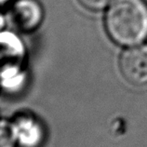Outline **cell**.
Returning a JSON list of instances; mask_svg holds the SVG:
<instances>
[{"mask_svg": "<svg viewBox=\"0 0 147 147\" xmlns=\"http://www.w3.org/2000/svg\"><path fill=\"white\" fill-rule=\"evenodd\" d=\"M104 24L108 36L115 44H141L147 38V4L144 0H114Z\"/></svg>", "mask_w": 147, "mask_h": 147, "instance_id": "obj_1", "label": "cell"}, {"mask_svg": "<svg viewBox=\"0 0 147 147\" xmlns=\"http://www.w3.org/2000/svg\"><path fill=\"white\" fill-rule=\"evenodd\" d=\"M119 69L124 78L130 84L147 85V45L125 50L119 60Z\"/></svg>", "mask_w": 147, "mask_h": 147, "instance_id": "obj_2", "label": "cell"}, {"mask_svg": "<svg viewBox=\"0 0 147 147\" xmlns=\"http://www.w3.org/2000/svg\"><path fill=\"white\" fill-rule=\"evenodd\" d=\"M11 125L16 144L21 147H39L43 142V127L32 115H22Z\"/></svg>", "mask_w": 147, "mask_h": 147, "instance_id": "obj_3", "label": "cell"}, {"mask_svg": "<svg viewBox=\"0 0 147 147\" xmlns=\"http://www.w3.org/2000/svg\"><path fill=\"white\" fill-rule=\"evenodd\" d=\"M10 14L15 25L25 32L38 27L43 18V10L36 0H17Z\"/></svg>", "mask_w": 147, "mask_h": 147, "instance_id": "obj_4", "label": "cell"}, {"mask_svg": "<svg viewBox=\"0 0 147 147\" xmlns=\"http://www.w3.org/2000/svg\"><path fill=\"white\" fill-rule=\"evenodd\" d=\"M1 42L3 57H6L7 61H7L6 66H18L12 61L20 59L24 53V48L20 39L12 33L5 32L1 34Z\"/></svg>", "mask_w": 147, "mask_h": 147, "instance_id": "obj_5", "label": "cell"}, {"mask_svg": "<svg viewBox=\"0 0 147 147\" xmlns=\"http://www.w3.org/2000/svg\"><path fill=\"white\" fill-rule=\"evenodd\" d=\"M16 144L11 123L3 119L1 123V147H13Z\"/></svg>", "mask_w": 147, "mask_h": 147, "instance_id": "obj_6", "label": "cell"}, {"mask_svg": "<svg viewBox=\"0 0 147 147\" xmlns=\"http://www.w3.org/2000/svg\"><path fill=\"white\" fill-rule=\"evenodd\" d=\"M114 0H78V2L88 9L99 11L107 7Z\"/></svg>", "mask_w": 147, "mask_h": 147, "instance_id": "obj_7", "label": "cell"}, {"mask_svg": "<svg viewBox=\"0 0 147 147\" xmlns=\"http://www.w3.org/2000/svg\"><path fill=\"white\" fill-rule=\"evenodd\" d=\"M1 1H2V2L4 3V2H5V1H7V0H1Z\"/></svg>", "mask_w": 147, "mask_h": 147, "instance_id": "obj_8", "label": "cell"}]
</instances>
